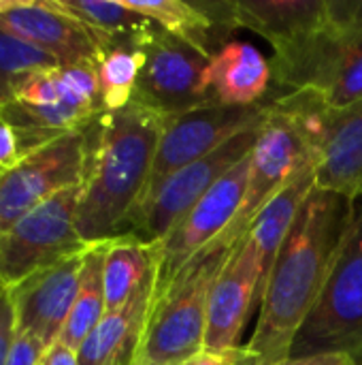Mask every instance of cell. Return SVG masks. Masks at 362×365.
I'll return each instance as SVG.
<instances>
[{"label":"cell","instance_id":"6da1fadb","mask_svg":"<svg viewBox=\"0 0 362 365\" xmlns=\"http://www.w3.org/2000/svg\"><path fill=\"white\" fill-rule=\"evenodd\" d=\"M356 212L354 199L318 186L305 199L267 278L258 325L247 344L260 365L288 359L303 321L333 272Z\"/></svg>","mask_w":362,"mask_h":365},{"label":"cell","instance_id":"7a4b0ae2","mask_svg":"<svg viewBox=\"0 0 362 365\" xmlns=\"http://www.w3.org/2000/svg\"><path fill=\"white\" fill-rule=\"evenodd\" d=\"M164 120L158 111L132 101L124 109L102 111L83 128L77 231L87 246L126 235L149 186Z\"/></svg>","mask_w":362,"mask_h":365},{"label":"cell","instance_id":"3957f363","mask_svg":"<svg viewBox=\"0 0 362 365\" xmlns=\"http://www.w3.org/2000/svg\"><path fill=\"white\" fill-rule=\"evenodd\" d=\"M237 244L218 237L162 291H154L134 365L190 364L205 351L209 295Z\"/></svg>","mask_w":362,"mask_h":365},{"label":"cell","instance_id":"277c9868","mask_svg":"<svg viewBox=\"0 0 362 365\" xmlns=\"http://www.w3.org/2000/svg\"><path fill=\"white\" fill-rule=\"evenodd\" d=\"M96 66H53L21 77L0 120L19 133L26 154L66 133L85 128L100 115Z\"/></svg>","mask_w":362,"mask_h":365},{"label":"cell","instance_id":"5b68a950","mask_svg":"<svg viewBox=\"0 0 362 365\" xmlns=\"http://www.w3.org/2000/svg\"><path fill=\"white\" fill-rule=\"evenodd\" d=\"M271 81L280 92L309 90L344 111L362 101V34L331 21L273 49Z\"/></svg>","mask_w":362,"mask_h":365},{"label":"cell","instance_id":"8992f818","mask_svg":"<svg viewBox=\"0 0 362 365\" xmlns=\"http://www.w3.org/2000/svg\"><path fill=\"white\" fill-rule=\"evenodd\" d=\"M350 355L362 365V210L339 248L333 272L303 321L288 359Z\"/></svg>","mask_w":362,"mask_h":365},{"label":"cell","instance_id":"52a82bcc","mask_svg":"<svg viewBox=\"0 0 362 365\" xmlns=\"http://www.w3.org/2000/svg\"><path fill=\"white\" fill-rule=\"evenodd\" d=\"M77 201L79 186H73L0 233L2 289L9 291L32 274L92 248L77 231Z\"/></svg>","mask_w":362,"mask_h":365},{"label":"cell","instance_id":"ba28073f","mask_svg":"<svg viewBox=\"0 0 362 365\" xmlns=\"http://www.w3.org/2000/svg\"><path fill=\"white\" fill-rule=\"evenodd\" d=\"M258 130L260 124L239 133L213 154L190 163L149 186L128 222L126 235L145 244H160L203 195L252 152Z\"/></svg>","mask_w":362,"mask_h":365},{"label":"cell","instance_id":"9c48e42d","mask_svg":"<svg viewBox=\"0 0 362 365\" xmlns=\"http://www.w3.org/2000/svg\"><path fill=\"white\" fill-rule=\"evenodd\" d=\"M312 167H316V156L301 133L288 118L273 111L267 103V115L250 152L247 186L241 210L220 240L228 244L241 242L258 212Z\"/></svg>","mask_w":362,"mask_h":365},{"label":"cell","instance_id":"30bf717a","mask_svg":"<svg viewBox=\"0 0 362 365\" xmlns=\"http://www.w3.org/2000/svg\"><path fill=\"white\" fill-rule=\"evenodd\" d=\"M83 128L51 139L0 173V233L51 197L79 186L83 175Z\"/></svg>","mask_w":362,"mask_h":365},{"label":"cell","instance_id":"8fae6325","mask_svg":"<svg viewBox=\"0 0 362 365\" xmlns=\"http://www.w3.org/2000/svg\"><path fill=\"white\" fill-rule=\"evenodd\" d=\"M141 47L145 64L132 101L164 118L209 105L203 92V73L211 60L207 53L164 32L154 21L141 34Z\"/></svg>","mask_w":362,"mask_h":365},{"label":"cell","instance_id":"7c38bea8","mask_svg":"<svg viewBox=\"0 0 362 365\" xmlns=\"http://www.w3.org/2000/svg\"><path fill=\"white\" fill-rule=\"evenodd\" d=\"M250 171V154L220 178L207 195L156 246V291H162L198 252L213 244L237 218Z\"/></svg>","mask_w":362,"mask_h":365},{"label":"cell","instance_id":"4fadbf2b","mask_svg":"<svg viewBox=\"0 0 362 365\" xmlns=\"http://www.w3.org/2000/svg\"><path fill=\"white\" fill-rule=\"evenodd\" d=\"M265 115L267 101L252 107L205 105L166 118L158 141L149 186L162 182L177 169L213 154L239 133L262 124Z\"/></svg>","mask_w":362,"mask_h":365},{"label":"cell","instance_id":"5bb4252c","mask_svg":"<svg viewBox=\"0 0 362 365\" xmlns=\"http://www.w3.org/2000/svg\"><path fill=\"white\" fill-rule=\"evenodd\" d=\"M83 255L68 257L9 289L15 334L34 336L47 351L60 340L79 293Z\"/></svg>","mask_w":362,"mask_h":365},{"label":"cell","instance_id":"9a60e30c","mask_svg":"<svg viewBox=\"0 0 362 365\" xmlns=\"http://www.w3.org/2000/svg\"><path fill=\"white\" fill-rule=\"evenodd\" d=\"M256 304L260 306V259L254 240L245 235L213 282L207 308L205 351L228 353L237 349V340Z\"/></svg>","mask_w":362,"mask_h":365},{"label":"cell","instance_id":"2e32d148","mask_svg":"<svg viewBox=\"0 0 362 365\" xmlns=\"http://www.w3.org/2000/svg\"><path fill=\"white\" fill-rule=\"evenodd\" d=\"M0 28L51 56L60 66H96L102 53L96 34L49 0H19L0 15Z\"/></svg>","mask_w":362,"mask_h":365},{"label":"cell","instance_id":"e0dca14e","mask_svg":"<svg viewBox=\"0 0 362 365\" xmlns=\"http://www.w3.org/2000/svg\"><path fill=\"white\" fill-rule=\"evenodd\" d=\"M124 4L164 32L198 47L209 58L215 56L230 41V32L237 30L233 0H124Z\"/></svg>","mask_w":362,"mask_h":365},{"label":"cell","instance_id":"ac0fdd59","mask_svg":"<svg viewBox=\"0 0 362 365\" xmlns=\"http://www.w3.org/2000/svg\"><path fill=\"white\" fill-rule=\"evenodd\" d=\"M209 105L252 107L271 94V62L247 41H228L203 73Z\"/></svg>","mask_w":362,"mask_h":365},{"label":"cell","instance_id":"d6986e66","mask_svg":"<svg viewBox=\"0 0 362 365\" xmlns=\"http://www.w3.org/2000/svg\"><path fill=\"white\" fill-rule=\"evenodd\" d=\"M156 291V269L115 312H107L79 346V365H134Z\"/></svg>","mask_w":362,"mask_h":365},{"label":"cell","instance_id":"ffe728a7","mask_svg":"<svg viewBox=\"0 0 362 365\" xmlns=\"http://www.w3.org/2000/svg\"><path fill=\"white\" fill-rule=\"evenodd\" d=\"M237 28L258 32L280 47L303 38L329 24L326 0H233Z\"/></svg>","mask_w":362,"mask_h":365},{"label":"cell","instance_id":"44dd1931","mask_svg":"<svg viewBox=\"0 0 362 365\" xmlns=\"http://www.w3.org/2000/svg\"><path fill=\"white\" fill-rule=\"evenodd\" d=\"M316 186L354 201L362 197V101L337 111L316 165Z\"/></svg>","mask_w":362,"mask_h":365},{"label":"cell","instance_id":"7402d4cb","mask_svg":"<svg viewBox=\"0 0 362 365\" xmlns=\"http://www.w3.org/2000/svg\"><path fill=\"white\" fill-rule=\"evenodd\" d=\"M316 188V167L303 171L290 186H286L280 195H275L254 218L247 235L254 240L258 259H260V299L265 293L267 278L275 263V257L297 220L305 199Z\"/></svg>","mask_w":362,"mask_h":365},{"label":"cell","instance_id":"603a6c76","mask_svg":"<svg viewBox=\"0 0 362 365\" xmlns=\"http://www.w3.org/2000/svg\"><path fill=\"white\" fill-rule=\"evenodd\" d=\"M156 269V246L130 235L109 242L102 267L107 312L119 310Z\"/></svg>","mask_w":362,"mask_h":365},{"label":"cell","instance_id":"cb8c5ba5","mask_svg":"<svg viewBox=\"0 0 362 365\" xmlns=\"http://www.w3.org/2000/svg\"><path fill=\"white\" fill-rule=\"evenodd\" d=\"M143 32L111 43L107 49H102L96 62L100 101L105 111L124 109L134 98L139 75L145 64V53L141 47Z\"/></svg>","mask_w":362,"mask_h":365},{"label":"cell","instance_id":"d4e9b609","mask_svg":"<svg viewBox=\"0 0 362 365\" xmlns=\"http://www.w3.org/2000/svg\"><path fill=\"white\" fill-rule=\"evenodd\" d=\"M109 242L96 244L85 252L83 259V272L79 282V293L73 304L70 317L64 325V331L58 342L66 344L73 351H79V346L85 342V338L96 329V325L107 314V302H105V280H102V267H105V255H107Z\"/></svg>","mask_w":362,"mask_h":365},{"label":"cell","instance_id":"484cf974","mask_svg":"<svg viewBox=\"0 0 362 365\" xmlns=\"http://www.w3.org/2000/svg\"><path fill=\"white\" fill-rule=\"evenodd\" d=\"M58 11H64L66 15L81 21L85 28H90L96 38L100 41V47L107 49L111 43L119 38L134 36L151 26V21L134 11H130L124 0L119 2H105V0H49Z\"/></svg>","mask_w":362,"mask_h":365},{"label":"cell","instance_id":"4316f807","mask_svg":"<svg viewBox=\"0 0 362 365\" xmlns=\"http://www.w3.org/2000/svg\"><path fill=\"white\" fill-rule=\"evenodd\" d=\"M53 66L60 64L51 56L34 49L0 28V109L11 103L15 86L21 77Z\"/></svg>","mask_w":362,"mask_h":365},{"label":"cell","instance_id":"83f0119b","mask_svg":"<svg viewBox=\"0 0 362 365\" xmlns=\"http://www.w3.org/2000/svg\"><path fill=\"white\" fill-rule=\"evenodd\" d=\"M326 6L335 28L362 34V0H326Z\"/></svg>","mask_w":362,"mask_h":365},{"label":"cell","instance_id":"f1b7e54d","mask_svg":"<svg viewBox=\"0 0 362 365\" xmlns=\"http://www.w3.org/2000/svg\"><path fill=\"white\" fill-rule=\"evenodd\" d=\"M47 355V349L30 334H15L6 365H41Z\"/></svg>","mask_w":362,"mask_h":365},{"label":"cell","instance_id":"f546056e","mask_svg":"<svg viewBox=\"0 0 362 365\" xmlns=\"http://www.w3.org/2000/svg\"><path fill=\"white\" fill-rule=\"evenodd\" d=\"M13 340H15V312L9 291L4 289L0 293V365H6Z\"/></svg>","mask_w":362,"mask_h":365},{"label":"cell","instance_id":"4dcf8cb0","mask_svg":"<svg viewBox=\"0 0 362 365\" xmlns=\"http://www.w3.org/2000/svg\"><path fill=\"white\" fill-rule=\"evenodd\" d=\"M21 156H23V148H21L19 133L13 126H9L4 120H0V167L6 169L15 165Z\"/></svg>","mask_w":362,"mask_h":365},{"label":"cell","instance_id":"1f68e13d","mask_svg":"<svg viewBox=\"0 0 362 365\" xmlns=\"http://www.w3.org/2000/svg\"><path fill=\"white\" fill-rule=\"evenodd\" d=\"M277 365H358V361L350 355H316L305 359H286Z\"/></svg>","mask_w":362,"mask_h":365},{"label":"cell","instance_id":"d6a6232c","mask_svg":"<svg viewBox=\"0 0 362 365\" xmlns=\"http://www.w3.org/2000/svg\"><path fill=\"white\" fill-rule=\"evenodd\" d=\"M41 365H79V357H77V351L68 349L62 342H55L47 351V355H45Z\"/></svg>","mask_w":362,"mask_h":365},{"label":"cell","instance_id":"836d02e7","mask_svg":"<svg viewBox=\"0 0 362 365\" xmlns=\"http://www.w3.org/2000/svg\"><path fill=\"white\" fill-rule=\"evenodd\" d=\"M188 365H230V351L228 353H207L203 351L196 359Z\"/></svg>","mask_w":362,"mask_h":365},{"label":"cell","instance_id":"e575fe53","mask_svg":"<svg viewBox=\"0 0 362 365\" xmlns=\"http://www.w3.org/2000/svg\"><path fill=\"white\" fill-rule=\"evenodd\" d=\"M17 2H19V0H0V15L6 13V11H11Z\"/></svg>","mask_w":362,"mask_h":365},{"label":"cell","instance_id":"d590c367","mask_svg":"<svg viewBox=\"0 0 362 365\" xmlns=\"http://www.w3.org/2000/svg\"><path fill=\"white\" fill-rule=\"evenodd\" d=\"M2 291H4V289H2V287H0V293H2Z\"/></svg>","mask_w":362,"mask_h":365},{"label":"cell","instance_id":"8d00e7d4","mask_svg":"<svg viewBox=\"0 0 362 365\" xmlns=\"http://www.w3.org/2000/svg\"><path fill=\"white\" fill-rule=\"evenodd\" d=\"M0 173H2V167H0Z\"/></svg>","mask_w":362,"mask_h":365},{"label":"cell","instance_id":"74e56055","mask_svg":"<svg viewBox=\"0 0 362 365\" xmlns=\"http://www.w3.org/2000/svg\"><path fill=\"white\" fill-rule=\"evenodd\" d=\"M179 365H188V364H179Z\"/></svg>","mask_w":362,"mask_h":365}]
</instances>
